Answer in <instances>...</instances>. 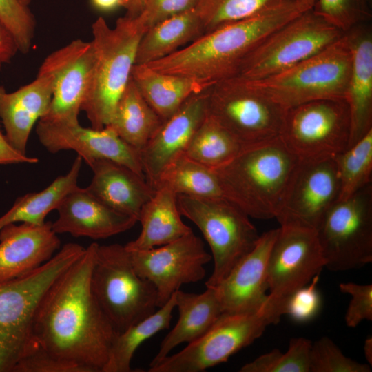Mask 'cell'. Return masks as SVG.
<instances>
[{
    "label": "cell",
    "instance_id": "32",
    "mask_svg": "<svg viewBox=\"0 0 372 372\" xmlns=\"http://www.w3.org/2000/svg\"><path fill=\"white\" fill-rule=\"evenodd\" d=\"M176 307V292L161 307L114 338L103 372H132L131 362L138 347L156 333L169 328Z\"/></svg>",
    "mask_w": 372,
    "mask_h": 372
},
{
    "label": "cell",
    "instance_id": "19",
    "mask_svg": "<svg viewBox=\"0 0 372 372\" xmlns=\"http://www.w3.org/2000/svg\"><path fill=\"white\" fill-rule=\"evenodd\" d=\"M209 89L188 98L175 113L162 123L140 151L145 179L154 190L163 169L184 154L207 116Z\"/></svg>",
    "mask_w": 372,
    "mask_h": 372
},
{
    "label": "cell",
    "instance_id": "21",
    "mask_svg": "<svg viewBox=\"0 0 372 372\" xmlns=\"http://www.w3.org/2000/svg\"><path fill=\"white\" fill-rule=\"evenodd\" d=\"M51 222L11 223L0 229V283L23 277L51 259L60 239Z\"/></svg>",
    "mask_w": 372,
    "mask_h": 372
},
{
    "label": "cell",
    "instance_id": "3",
    "mask_svg": "<svg viewBox=\"0 0 372 372\" xmlns=\"http://www.w3.org/2000/svg\"><path fill=\"white\" fill-rule=\"evenodd\" d=\"M298 161L278 136L244 147L213 169L226 199L248 216L267 220L276 218Z\"/></svg>",
    "mask_w": 372,
    "mask_h": 372
},
{
    "label": "cell",
    "instance_id": "5",
    "mask_svg": "<svg viewBox=\"0 0 372 372\" xmlns=\"http://www.w3.org/2000/svg\"><path fill=\"white\" fill-rule=\"evenodd\" d=\"M146 30L136 17H119L114 28L99 17L92 24L94 61L83 104L91 127L107 125L131 79L139 41Z\"/></svg>",
    "mask_w": 372,
    "mask_h": 372
},
{
    "label": "cell",
    "instance_id": "33",
    "mask_svg": "<svg viewBox=\"0 0 372 372\" xmlns=\"http://www.w3.org/2000/svg\"><path fill=\"white\" fill-rule=\"evenodd\" d=\"M161 186L177 195L203 198H225L219 179L213 169L184 154L169 163L161 174L154 190Z\"/></svg>",
    "mask_w": 372,
    "mask_h": 372
},
{
    "label": "cell",
    "instance_id": "37",
    "mask_svg": "<svg viewBox=\"0 0 372 372\" xmlns=\"http://www.w3.org/2000/svg\"><path fill=\"white\" fill-rule=\"evenodd\" d=\"M312 9L344 33L372 19L371 0H316Z\"/></svg>",
    "mask_w": 372,
    "mask_h": 372
},
{
    "label": "cell",
    "instance_id": "13",
    "mask_svg": "<svg viewBox=\"0 0 372 372\" xmlns=\"http://www.w3.org/2000/svg\"><path fill=\"white\" fill-rule=\"evenodd\" d=\"M351 120L343 99H321L287 110L279 136L299 159L333 158L349 145Z\"/></svg>",
    "mask_w": 372,
    "mask_h": 372
},
{
    "label": "cell",
    "instance_id": "49",
    "mask_svg": "<svg viewBox=\"0 0 372 372\" xmlns=\"http://www.w3.org/2000/svg\"><path fill=\"white\" fill-rule=\"evenodd\" d=\"M146 0H127L125 6L126 16L135 17L142 11Z\"/></svg>",
    "mask_w": 372,
    "mask_h": 372
},
{
    "label": "cell",
    "instance_id": "27",
    "mask_svg": "<svg viewBox=\"0 0 372 372\" xmlns=\"http://www.w3.org/2000/svg\"><path fill=\"white\" fill-rule=\"evenodd\" d=\"M138 221L141 231L137 238L124 245L128 251L162 246L192 231L181 218L177 194L165 186L154 190L141 208Z\"/></svg>",
    "mask_w": 372,
    "mask_h": 372
},
{
    "label": "cell",
    "instance_id": "4",
    "mask_svg": "<svg viewBox=\"0 0 372 372\" xmlns=\"http://www.w3.org/2000/svg\"><path fill=\"white\" fill-rule=\"evenodd\" d=\"M69 242L30 273L0 283V372H13L19 361L34 349L33 324L46 291L83 253Z\"/></svg>",
    "mask_w": 372,
    "mask_h": 372
},
{
    "label": "cell",
    "instance_id": "25",
    "mask_svg": "<svg viewBox=\"0 0 372 372\" xmlns=\"http://www.w3.org/2000/svg\"><path fill=\"white\" fill-rule=\"evenodd\" d=\"M93 177L87 190L112 209L138 220L154 190L145 178L114 161L96 159L87 164Z\"/></svg>",
    "mask_w": 372,
    "mask_h": 372
},
{
    "label": "cell",
    "instance_id": "38",
    "mask_svg": "<svg viewBox=\"0 0 372 372\" xmlns=\"http://www.w3.org/2000/svg\"><path fill=\"white\" fill-rule=\"evenodd\" d=\"M371 365L358 362L344 355L327 336L312 343L310 372H370Z\"/></svg>",
    "mask_w": 372,
    "mask_h": 372
},
{
    "label": "cell",
    "instance_id": "29",
    "mask_svg": "<svg viewBox=\"0 0 372 372\" xmlns=\"http://www.w3.org/2000/svg\"><path fill=\"white\" fill-rule=\"evenodd\" d=\"M202 22L194 8L161 21L141 37L135 65H146L165 58L203 35Z\"/></svg>",
    "mask_w": 372,
    "mask_h": 372
},
{
    "label": "cell",
    "instance_id": "23",
    "mask_svg": "<svg viewBox=\"0 0 372 372\" xmlns=\"http://www.w3.org/2000/svg\"><path fill=\"white\" fill-rule=\"evenodd\" d=\"M351 52V67L344 100L351 120L349 145L372 130V27L358 24L345 32Z\"/></svg>",
    "mask_w": 372,
    "mask_h": 372
},
{
    "label": "cell",
    "instance_id": "28",
    "mask_svg": "<svg viewBox=\"0 0 372 372\" xmlns=\"http://www.w3.org/2000/svg\"><path fill=\"white\" fill-rule=\"evenodd\" d=\"M131 77L141 95L164 121L191 96L214 84L194 79L163 73L146 65H134Z\"/></svg>",
    "mask_w": 372,
    "mask_h": 372
},
{
    "label": "cell",
    "instance_id": "30",
    "mask_svg": "<svg viewBox=\"0 0 372 372\" xmlns=\"http://www.w3.org/2000/svg\"><path fill=\"white\" fill-rule=\"evenodd\" d=\"M163 122L131 77L105 127L140 152Z\"/></svg>",
    "mask_w": 372,
    "mask_h": 372
},
{
    "label": "cell",
    "instance_id": "36",
    "mask_svg": "<svg viewBox=\"0 0 372 372\" xmlns=\"http://www.w3.org/2000/svg\"><path fill=\"white\" fill-rule=\"evenodd\" d=\"M275 0H198L194 8L204 33L249 17Z\"/></svg>",
    "mask_w": 372,
    "mask_h": 372
},
{
    "label": "cell",
    "instance_id": "44",
    "mask_svg": "<svg viewBox=\"0 0 372 372\" xmlns=\"http://www.w3.org/2000/svg\"><path fill=\"white\" fill-rule=\"evenodd\" d=\"M312 342L302 338H293L288 350L282 353L276 372H310V353Z\"/></svg>",
    "mask_w": 372,
    "mask_h": 372
},
{
    "label": "cell",
    "instance_id": "43",
    "mask_svg": "<svg viewBox=\"0 0 372 372\" xmlns=\"http://www.w3.org/2000/svg\"><path fill=\"white\" fill-rule=\"evenodd\" d=\"M198 0H146L141 13L135 17L147 30L157 23L195 8Z\"/></svg>",
    "mask_w": 372,
    "mask_h": 372
},
{
    "label": "cell",
    "instance_id": "7",
    "mask_svg": "<svg viewBox=\"0 0 372 372\" xmlns=\"http://www.w3.org/2000/svg\"><path fill=\"white\" fill-rule=\"evenodd\" d=\"M90 285L117 335L158 308L154 285L136 273L123 245L98 244Z\"/></svg>",
    "mask_w": 372,
    "mask_h": 372
},
{
    "label": "cell",
    "instance_id": "39",
    "mask_svg": "<svg viewBox=\"0 0 372 372\" xmlns=\"http://www.w3.org/2000/svg\"><path fill=\"white\" fill-rule=\"evenodd\" d=\"M0 20L14 37L19 52L31 48L36 21L29 6L20 0H0Z\"/></svg>",
    "mask_w": 372,
    "mask_h": 372
},
{
    "label": "cell",
    "instance_id": "14",
    "mask_svg": "<svg viewBox=\"0 0 372 372\" xmlns=\"http://www.w3.org/2000/svg\"><path fill=\"white\" fill-rule=\"evenodd\" d=\"M128 251L136 273L154 285L158 308L183 284L203 280L212 258L193 231L158 247Z\"/></svg>",
    "mask_w": 372,
    "mask_h": 372
},
{
    "label": "cell",
    "instance_id": "17",
    "mask_svg": "<svg viewBox=\"0 0 372 372\" xmlns=\"http://www.w3.org/2000/svg\"><path fill=\"white\" fill-rule=\"evenodd\" d=\"M316 230L282 225L272 245L267 263L270 294L289 298L325 267Z\"/></svg>",
    "mask_w": 372,
    "mask_h": 372
},
{
    "label": "cell",
    "instance_id": "18",
    "mask_svg": "<svg viewBox=\"0 0 372 372\" xmlns=\"http://www.w3.org/2000/svg\"><path fill=\"white\" fill-rule=\"evenodd\" d=\"M36 132L40 143L52 154L73 150L87 165L96 159H110L145 177L139 152L109 127L96 130L83 127L79 123H52L39 120Z\"/></svg>",
    "mask_w": 372,
    "mask_h": 372
},
{
    "label": "cell",
    "instance_id": "47",
    "mask_svg": "<svg viewBox=\"0 0 372 372\" xmlns=\"http://www.w3.org/2000/svg\"><path fill=\"white\" fill-rule=\"evenodd\" d=\"M17 52L18 47L14 37L0 20V70L11 61Z\"/></svg>",
    "mask_w": 372,
    "mask_h": 372
},
{
    "label": "cell",
    "instance_id": "11",
    "mask_svg": "<svg viewBox=\"0 0 372 372\" xmlns=\"http://www.w3.org/2000/svg\"><path fill=\"white\" fill-rule=\"evenodd\" d=\"M344 34L309 9L251 50L242 61L237 76L254 81L273 75L318 53Z\"/></svg>",
    "mask_w": 372,
    "mask_h": 372
},
{
    "label": "cell",
    "instance_id": "16",
    "mask_svg": "<svg viewBox=\"0 0 372 372\" xmlns=\"http://www.w3.org/2000/svg\"><path fill=\"white\" fill-rule=\"evenodd\" d=\"M94 61L91 41L76 39L50 54L39 72L50 76L52 96L41 121L74 125L86 98Z\"/></svg>",
    "mask_w": 372,
    "mask_h": 372
},
{
    "label": "cell",
    "instance_id": "2",
    "mask_svg": "<svg viewBox=\"0 0 372 372\" xmlns=\"http://www.w3.org/2000/svg\"><path fill=\"white\" fill-rule=\"evenodd\" d=\"M316 0H275L254 14L200 36L173 54L146 64L160 72L215 83L236 76L247 56L271 33Z\"/></svg>",
    "mask_w": 372,
    "mask_h": 372
},
{
    "label": "cell",
    "instance_id": "10",
    "mask_svg": "<svg viewBox=\"0 0 372 372\" xmlns=\"http://www.w3.org/2000/svg\"><path fill=\"white\" fill-rule=\"evenodd\" d=\"M286 111L237 76L218 81L208 90L207 114L244 146L278 136Z\"/></svg>",
    "mask_w": 372,
    "mask_h": 372
},
{
    "label": "cell",
    "instance_id": "34",
    "mask_svg": "<svg viewBox=\"0 0 372 372\" xmlns=\"http://www.w3.org/2000/svg\"><path fill=\"white\" fill-rule=\"evenodd\" d=\"M244 146L208 114L194 133L184 154L209 168L227 163Z\"/></svg>",
    "mask_w": 372,
    "mask_h": 372
},
{
    "label": "cell",
    "instance_id": "31",
    "mask_svg": "<svg viewBox=\"0 0 372 372\" xmlns=\"http://www.w3.org/2000/svg\"><path fill=\"white\" fill-rule=\"evenodd\" d=\"M82 162V158L77 156L67 174L58 176L41 191L19 197L0 217V229L11 223H44L48 214L56 210L63 197L78 186Z\"/></svg>",
    "mask_w": 372,
    "mask_h": 372
},
{
    "label": "cell",
    "instance_id": "26",
    "mask_svg": "<svg viewBox=\"0 0 372 372\" xmlns=\"http://www.w3.org/2000/svg\"><path fill=\"white\" fill-rule=\"evenodd\" d=\"M176 307L179 317L176 325L162 340L159 349L149 364L163 360L178 345L189 344L206 333L223 313L216 292L207 287L201 293L176 291Z\"/></svg>",
    "mask_w": 372,
    "mask_h": 372
},
{
    "label": "cell",
    "instance_id": "1",
    "mask_svg": "<svg viewBox=\"0 0 372 372\" xmlns=\"http://www.w3.org/2000/svg\"><path fill=\"white\" fill-rule=\"evenodd\" d=\"M93 242L50 286L34 320L37 346L85 372H103L117 335L91 289Z\"/></svg>",
    "mask_w": 372,
    "mask_h": 372
},
{
    "label": "cell",
    "instance_id": "24",
    "mask_svg": "<svg viewBox=\"0 0 372 372\" xmlns=\"http://www.w3.org/2000/svg\"><path fill=\"white\" fill-rule=\"evenodd\" d=\"M52 96L50 76L39 72L34 81L12 92L0 85V119L5 136L21 154H26L32 130L47 113Z\"/></svg>",
    "mask_w": 372,
    "mask_h": 372
},
{
    "label": "cell",
    "instance_id": "9",
    "mask_svg": "<svg viewBox=\"0 0 372 372\" xmlns=\"http://www.w3.org/2000/svg\"><path fill=\"white\" fill-rule=\"evenodd\" d=\"M181 216L200 229L209 245L213 271L206 287L217 286L249 254L260 236L242 210L226 198H203L177 195Z\"/></svg>",
    "mask_w": 372,
    "mask_h": 372
},
{
    "label": "cell",
    "instance_id": "45",
    "mask_svg": "<svg viewBox=\"0 0 372 372\" xmlns=\"http://www.w3.org/2000/svg\"><path fill=\"white\" fill-rule=\"evenodd\" d=\"M282 353L278 349H274L259 356L254 361L245 364L239 371L240 372H276Z\"/></svg>",
    "mask_w": 372,
    "mask_h": 372
},
{
    "label": "cell",
    "instance_id": "35",
    "mask_svg": "<svg viewBox=\"0 0 372 372\" xmlns=\"http://www.w3.org/2000/svg\"><path fill=\"white\" fill-rule=\"evenodd\" d=\"M333 159L340 184L339 200L371 184L372 130Z\"/></svg>",
    "mask_w": 372,
    "mask_h": 372
},
{
    "label": "cell",
    "instance_id": "42",
    "mask_svg": "<svg viewBox=\"0 0 372 372\" xmlns=\"http://www.w3.org/2000/svg\"><path fill=\"white\" fill-rule=\"evenodd\" d=\"M13 372H85L82 367L57 358L39 347L16 364Z\"/></svg>",
    "mask_w": 372,
    "mask_h": 372
},
{
    "label": "cell",
    "instance_id": "50",
    "mask_svg": "<svg viewBox=\"0 0 372 372\" xmlns=\"http://www.w3.org/2000/svg\"><path fill=\"white\" fill-rule=\"evenodd\" d=\"M364 354L369 365H372V338H366L364 343Z\"/></svg>",
    "mask_w": 372,
    "mask_h": 372
},
{
    "label": "cell",
    "instance_id": "41",
    "mask_svg": "<svg viewBox=\"0 0 372 372\" xmlns=\"http://www.w3.org/2000/svg\"><path fill=\"white\" fill-rule=\"evenodd\" d=\"M319 276L316 275L309 283L296 291L287 300L286 314L297 322L311 320L320 309V298L316 288Z\"/></svg>",
    "mask_w": 372,
    "mask_h": 372
},
{
    "label": "cell",
    "instance_id": "46",
    "mask_svg": "<svg viewBox=\"0 0 372 372\" xmlns=\"http://www.w3.org/2000/svg\"><path fill=\"white\" fill-rule=\"evenodd\" d=\"M39 161L36 157L22 154L17 151L8 142L0 127V165L19 163L34 164Z\"/></svg>",
    "mask_w": 372,
    "mask_h": 372
},
{
    "label": "cell",
    "instance_id": "15",
    "mask_svg": "<svg viewBox=\"0 0 372 372\" xmlns=\"http://www.w3.org/2000/svg\"><path fill=\"white\" fill-rule=\"evenodd\" d=\"M340 184L333 158L299 160L276 216L280 225L316 230L339 200Z\"/></svg>",
    "mask_w": 372,
    "mask_h": 372
},
{
    "label": "cell",
    "instance_id": "20",
    "mask_svg": "<svg viewBox=\"0 0 372 372\" xmlns=\"http://www.w3.org/2000/svg\"><path fill=\"white\" fill-rule=\"evenodd\" d=\"M278 232V228L260 235L253 249L213 287L223 313H252L264 306L269 295L268 258Z\"/></svg>",
    "mask_w": 372,
    "mask_h": 372
},
{
    "label": "cell",
    "instance_id": "12",
    "mask_svg": "<svg viewBox=\"0 0 372 372\" xmlns=\"http://www.w3.org/2000/svg\"><path fill=\"white\" fill-rule=\"evenodd\" d=\"M327 267L356 269L372 262V184L336 202L316 229Z\"/></svg>",
    "mask_w": 372,
    "mask_h": 372
},
{
    "label": "cell",
    "instance_id": "51",
    "mask_svg": "<svg viewBox=\"0 0 372 372\" xmlns=\"http://www.w3.org/2000/svg\"><path fill=\"white\" fill-rule=\"evenodd\" d=\"M23 4L28 6L30 4L32 0H20Z\"/></svg>",
    "mask_w": 372,
    "mask_h": 372
},
{
    "label": "cell",
    "instance_id": "22",
    "mask_svg": "<svg viewBox=\"0 0 372 372\" xmlns=\"http://www.w3.org/2000/svg\"><path fill=\"white\" fill-rule=\"evenodd\" d=\"M56 210L58 217L52 223L53 231L74 237L104 239L130 229L138 222L108 207L79 186L63 197Z\"/></svg>",
    "mask_w": 372,
    "mask_h": 372
},
{
    "label": "cell",
    "instance_id": "48",
    "mask_svg": "<svg viewBox=\"0 0 372 372\" xmlns=\"http://www.w3.org/2000/svg\"><path fill=\"white\" fill-rule=\"evenodd\" d=\"M127 0H91L93 6L101 11H111L117 8H125Z\"/></svg>",
    "mask_w": 372,
    "mask_h": 372
},
{
    "label": "cell",
    "instance_id": "40",
    "mask_svg": "<svg viewBox=\"0 0 372 372\" xmlns=\"http://www.w3.org/2000/svg\"><path fill=\"white\" fill-rule=\"evenodd\" d=\"M342 293L351 299L345 313L344 320L349 327H355L363 320H372V285L342 282L339 285Z\"/></svg>",
    "mask_w": 372,
    "mask_h": 372
},
{
    "label": "cell",
    "instance_id": "6",
    "mask_svg": "<svg viewBox=\"0 0 372 372\" xmlns=\"http://www.w3.org/2000/svg\"><path fill=\"white\" fill-rule=\"evenodd\" d=\"M288 299L271 294L264 306L252 313H223L198 340L169 355L148 372H200L225 362L231 355L258 338L266 328L286 314Z\"/></svg>",
    "mask_w": 372,
    "mask_h": 372
},
{
    "label": "cell",
    "instance_id": "8",
    "mask_svg": "<svg viewBox=\"0 0 372 372\" xmlns=\"http://www.w3.org/2000/svg\"><path fill=\"white\" fill-rule=\"evenodd\" d=\"M351 67V52L344 33L325 49L285 70L247 81L287 110L312 101L344 100Z\"/></svg>",
    "mask_w": 372,
    "mask_h": 372
}]
</instances>
